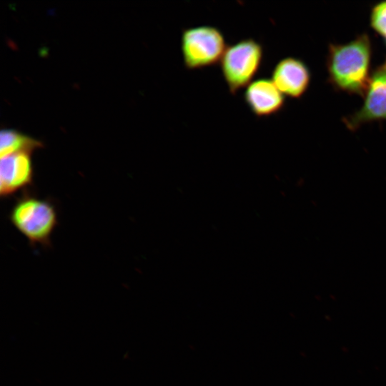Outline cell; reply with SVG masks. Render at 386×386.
Masks as SVG:
<instances>
[{"label":"cell","instance_id":"obj_1","mask_svg":"<svg viewBox=\"0 0 386 386\" xmlns=\"http://www.w3.org/2000/svg\"><path fill=\"white\" fill-rule=\"evenodd\" d=\"M372 44L362 34L345 44H331L326 66L328 81L340 91L363 97L371 74Z\"/></svg>","mask_w":386,"mask_h":386},{"label":"cell","instance_id":"obj_2","mask_svg":"<svg viewBox=\"0 0 386 386\" xmlns=\"http://www.w3.org/2000/svg\"><path fill=\"white\" fill-rule=\"evenodd\" d=\"M9 219L30 244L34 246L50 245L51 235L58 224L56 210L51 202L28 193L16 200Z\"/></svg>","mask_w":386,"mask_h":386},{"label":"cell","instance_id":"obj_3","mask_svg":"<svg viewBox=\"0 0 386 386\" xmlns=\"http://www.w3.org/2000/svg\"><path fill=\"white\" fill-rule=\"evenodd\" d=\"M263 55L262 44L253 38L241 39L226 48L219 64L222 76L232 95L254 81Z\"/></svg>","mask_w":386,"mask_h":386},{"label":"cell","instance_id":"obj_4","mask_svg":"<svg viewBox=\"0 0 386 386\" xmlns=\"http://www.w3.org/2000/svg\"><path fill=\"white\" fill-rule=\"evenodd\" d=\"M227 47L224 34L215 26L200 25L182 30L181 51L187 69H199L219 63Z\"/></svg>","mask_w":386,"mask_h":386},{"label":"cell","instance_id":"obj_5","mask_svg":"<svg viewBox=\"0 0 386 386\" xmlns=\"http://www.w3.org/2000/svg\"><path fill=\"white\" fill-rule=\"evenodd\" d=\"M363 98L360 109L343 119L351 131L367 123L386 120V63L372 72Z\"/></svg>","mask_w":386,"mask_h":386},{"label":"cell","instance_id":"obj_6","mask_svg":"<svg viewBox=\"0 0 386 386\" xmlns=\"http://www.w3.org/2000/svg\"><path fill=\"white\" fill-rule=\"evenodd\" d=\"M31 154L28 152H19L1 157V197L11 196L33 183Z\"/></svg>","mask_w":386,"mask_h":386},{"label":"cell","instance_id":"obj_7","mask_svg":"<svg viewBox=\"0 0 386 386\" xmlns=\"http://www.w3.org/2000/svg\"><path fill=\"white\" fill-rule=\"evenodd\" d=\"M311 79L309 68L301 59L285 57L273 68L272 80L284 96L300 98L307 90Z\"/></svg>","mask_w":386,"mask_h":386},{"label":"cell","instance_id":"obj_8","mask_svg":"<svg viewBox=\"0 0 386 386\" xmlns=\"http://www.w3.org/2000/svg\"><path fill=\"white\" fill-rule=\"evenodd\" d=\"M244 99L252 113L259 118L278 113L284 104V95L268 78L252 81L246 87Z\"/></svg>","mask_w":386,"mask_h":386},{"label":"cell","instance_id":"obj_9","mask_svg":"<svg viewBox=\"0 0 386 386\" xmlns=\"http://www.w3.org/2000/svg\"><path fill=\"white\" fill-rule=\"evenodd\" d=\"M42 147L40 142L11 129L1 130L0 134L1 157L19 152H33Z\"/></svg>","mask_w":386,"mask_h":386},{"label":"cell","instance_id":"obj_10","mask_svg":"<svg viewBox=\"0 0 386 386\" xmlns=\"http://www.w3.org/2000/svg\"><path fill=\"white\" fill-rule=\"evenodd\" d=\"M370 26L386 40V1L375 4L370 13Z\"/></svg>","mask_w":386,"mask_h":386},{"label":"cell","instance_id":"obj_11","mask_svg":"<svg viewBox=\"0 0 386 386\" xmlns=\"http://www.w3.org/2000/svg\"><path fill=\"white\" fill-rule=\"evenodd\" d=\"M386 63V62H385Z\"/></svg>","mask_w":386,"mask_h":386}]
</instances>
